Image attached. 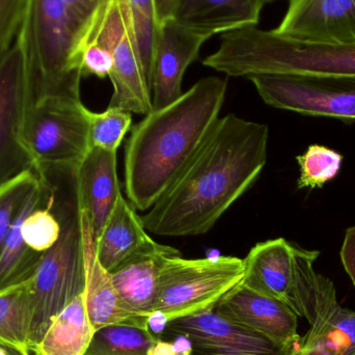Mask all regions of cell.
I'll return each mask as SVG.
<instances>
[{
    "instance_id": "8fae6325",
    "label": "cell",
    "mask_w": 355,
    "mask_h": 355,
    "mask_svg": "<svg viewBox=\"0 0 355 355\" xmlns=\"http://www.w3.org/2000/svg\"><path fill=\"white\" fill-rule=\"evenodd\" d=\"M93 42L110 49L114 87L108 108L137 114L152 112L151 89L141 66L132 16L126 0H112Z\"/></svg>"
},
{
    "instance_id": "6da1fadb",
    "label": "cell",
    "mask_w": 355,
    "mask_h": 355,
    "mask_svg": "<svg viewBox=\"0 0 355 355\" xmlns=\"http://www.w3.org/2000/svg\"><path fill=\"white\" fill-rule=\"evenodd\" d=\"M269 128L234 114L219 118L198 151L141 216L147 232L166 237L210 231L266 166Z\"/></svg>"
},
{
    "instance_id": "d4e9b609",
    "label": "cell",
    "mask_w": 355,
    "mask_h": 355,
    "mask_svg": "<svg viewBox=\"0 0 355 355\" xmlns=\"http://www.w3.org/2000/svg\"><path fill=\"white\" fill-rule=\"evenodd\" d=\"M85 355H174L168 342L149 329L112 325L96 331Z\"/></svg>"
},
{
    "instance_id": "8992f818",
    "label": "cell",
    "mask_w": 355,
    "mask_h": 355,
    "mask_svg": "<svg viewBox=\"0 0 355 355\" xmlns=\"http://www.w3.org/2000/svg\"><path fill=\"white\" fill-rule=\"evenodd\" d=\"M89 112L80 97L44 96L33 100L23 139L35 172L78 168L91 149Z\"/></svg>"
},
{
    "instance_id": "484cf974",
    "label": "cell",
    "mask_w": 355,
    "mask_h": 355,
    "mask_svg": "<svg viewBox=\"0 0 355 355\" xmlns=\"http://www.w3.org/2000/svg\"><path fill=\"white\" fill-rule=\"evenodd\" d=\"M300 176L297 187L322 188L327 182L338 176L341 170L343 156L324 146L312 145L302 155L297 156Z\"/></svg>"
},
{
    "instance_id": "e575fe53",
    "label": "cell",
    "mask_w": 355,
    "mask_h": 355,
    "mask_svg": "<svg viewBox=\"0 0 355 355\" xmlns=\"http://www.w3.org/2000/svg\"><path fill=\"white\" fill-rule=\"evenodd\" d=\"M179 2L180 0H154L158 27L166 21L174 19Z\"/></svg>"
},
{
    "instance_id": "d6986e66",
    "label": "cell",
    "mask_w": 355,
    "mask_h": 355,
    "mask_svg": "<svg viewBox=\"0 0 355 355\" xmlns=\"http://www.w3.org/2000/svg\"><path fill=\"white\" fill-rule=\"evenodd\" d=\"M295 355H355V311L343 308L329 279L316 318Z\"/></svg>"
},
{
    "instance_id": "f546056e",
    "label": "cell",
    "mask_w": 355,
    "mask_h": 355,
    "mask_svg": "<svg viewBox=\"0 0 355 355\" xmlns=\"http://www.w3.org/2000/svg\"><path fill=\"white\" fill-rule=\"evenodd\" d=\"M79 37L83 51L94 41L112 0H62Z\"/></svg>"
},
{
    "instance_id": "5bb4252c",
    "label": "cell",
    "mask_w": 355,
    "mask_h": 355,
    "mask_svg": "<svg viewBox=\"0 0 355 355\" xmlns=\"http://www.w3.org/2000/svg\"><path fill=\"white\" fill-rule=\"evenodd\" d=\"M275 33L315 44L355 43V0H289Z\"/></svg>"
},
{
    "instance_id": "30bf717a",
    "label": "cell",
    "mask_w": 355,
    "mask_h": 355,
    "mask_svg": "<svg viewBox=\"0 0 355 355\" xmlns=\"http://www.w3.org/2000/svg\"><path fill=\"white\" fill-rule=\"evenodd\" d=\"M157 337L171 344L174 355H295L298 350L229 322L212 311L170 321Z\"/></svg>"
},
{
    "instance_id": "7a4b0ae2",
    "label": "cell",
    "mask_w": 355,
    "mask_h": 355,
    "mask_svg": "<svg viewBox=\"0 0 355 355\" xmlns=\"http://www.w3.org/2000/svg\"><path fill=\"white\" fill-rule=\"evenodd\" d=\"M227 89L225 79H200L133 127L125 149V189L135 209L149 210L191 159L218 120Z\"/></svg>"
},
{
    "instance_id": "3957f363",
    "label": "cell",
    "mask_w": 355,
    "mask_h": 355,
    "mask_svg": "<svg viewBox=\"0 0 355 355\" xmlns=\"http://www.w3.org/2000/svg\"><path fill=\"white\" fill-rule=\"evenodd\" d=\"M77 168H48L40 173L47 185V205L60 223L56 243L44 252L33 277L31 348L43 339L58 315L85 291L81 211L77 196Z\"/></svg>"
},
{
    "instance_id": "5b68a950",
    "label": "cell",
    "mask_w": 355,
    "mask_h": 355,
    "mask_svg": "<svg viewBox=\"0 0 355 355\" xmlns=\"http://www.w3.org/2000/svg\"><path fill=\"white\" fill-rule=\"evenodd\" d=\"M33 100L80 97V37L62 0H29L23 25Z\"/></svg>"
},
{
    "instance_id": "1f68e13d",
    "label": "cell",
    "mask_w": 355,
    "mask_h": 355,
    "mask_svg": "<svg viewBox=\"0 0 355 355\" xmlns=\"http://www.w3.org/2000/svg\"><path fill=\"white\" fill-rule=\"evenodd\" d=\"M29 0H0V58L16 41L24 24Z\"/></svg>"
},
{
    "instance_id": "9c48e42d",
    "label": "cell",
    "mask_w": 355,
    "mask_h": 355,
    "mask_svg": "<svg viewBox=\"0 0 355 355\" xmlns=\"http://www.w3.org/2000/svg\"><path fill=\"white\" fill-rule=\"evenodd\" d=\"M248 79L263 101L272 107L355 121V77L260 74Z\"/></svg>"
},
{
    "instance_id": "d590c367",
    "label": "cell",
    "mask_w": 355,
    "mask_h": 355,
    "mask_svg": "<svg viewBox=\"0 0 355 355\" xmlns=\"http://www.w3.org/2000/svg\"><path fill=\"white\" fill-rule=\"evenodd\" d=\"M0 355H31V354H24V352H19V350L14 349V348L0 345Z\"/></svg>"
},
{
    "instance_id": "cb8c5ba5",
    "label": "cell",
    "mask_w": 355,
    "mask_h": 355,
    "mask_svg": "<svg viewBox=\"0 0 355 355\" xmlns=\"http://www.w3.org/2000/svg\"><path fill=\"white\" fill-rule=\"evenodd\" d=\"M33 279L0 291V345L31 354Z\"/></svg>"
},
{
    "instance_id": "4dcf8cb0",
    "label": "cell",
    "mask_w": 355,
    "mask_h": 355,
    "mask_svg": "<svg viewBox=\"0 0 355 355\" xmlns=\"http://www.w3.org/2000/svg\"><path fill=\"white\" fill-rule=\"evenodd\" d=\"M39 180V174L35 171H29L0 188V250L12 219Z\"/></svg>"
},
{
    "instance_id": "83f0119b",
    "label": "cell",
    "mask_w": 355,
    "mask_h": 355,
    "mask_svg": "<svg viewBox=\"0 0 355 355\" xmlns=\"http://www.w3.org/2000/svg\"><path fill=\"white\" fill-rule=\"evenodd\" d=\"M89 146L106 151L116 152L132 123L130 112L108 108L105 112L89 110Z\"/></svg>"
},
{
    "instance_id": "2e32d148",
    "label": "cell",
    "mask_w": 355,
    "mask_h": 355,
    "mask_svg": "<svg viewBox=\"0 0 355 355\" xmlns=\"http://www.w3.org/2000/svg\"><path fill=\"white\" fill-rule=\"evenodd\" d=\"M77 196L97 241L121 193L116 152L91 148L76 171Z\"/></svg>"
},
{
    "instance_id": "44dd1931",
    "label": "cell",
    "mask_w": 355,
    "mask_h": 355,
    "mask_svg": "<svg viewBox=\"0 0 355 355\" xmlns=\"http://www.w3.org/2000/svg\"><path fill=\"white\" fill-rule=\"evenodd\" d=\"M48 196L47 185L40 177L12 219L0 250V291L35 277L44 254L26 245L21 234V225L31 211L47 205Z\"/></svg>"
},
{
    "instance_id": "e0dca14e",
    "label": "cell",
    "mask_w": 355,
    "mask_h": 355,
    "mask_svg": "<svg viewBox=\"0 0 355 355\" xmlns=\"http://www.w3.org/2000/svg\"><path fill=\"white\" fill-rule=\"evenodd\" d=\"M241 283L295 310L296 269L293 244L284 238L256 244L243 260Z\"/></svg>"
},
{
    "instance_id": "ba28073f",
    "label": "cell",
    "mask_w": 355,
    "mask_h": 355,
    "mask_svg": "<svg viewBox=\"0 0 355 355\" xmlns=\"http://www.w3.org/2000/svg\"><path fill=\"white\" fill-rule=\"evenodd\" d=\"M31 102L28 53L22 26L12 47L0 58V188L35 171V162L23 139Z\"/></svg>"
},
{
    "instance_id": "277c9868",
    "label": "cell",
    "mask_w": 355,
    "mask_h": 355,
    "mask_svg": "<svg viewBox=\"0 0 355 355\" xmlns=\"http://www.w3.org/2000/svg\"><path fill=\"white\" fill-rule=\"evenodd\" d=\"M202 64L246 78L260 74L355 77V43H306L256 25L223 33L218 49Z\"/></svg>"
},
{
    "instance_id": "7c38bea8",
    "label": "cell",
    "mask_w": 355,
    "mask_h": 355,
    "mask_svg": "<svg viewBox=\"0 0 355 355\" xmlns=\"http://www.w3.org/2000/svg\"><path fill=\"white\" fill-rule=\"evenodd\" d=\"M212 312L285 347H300L298 317L284 302L250 289L240 282L215 304Z\"/></svg>"
},
{
    "instance_id": "52a82bcc",
    "label": "cell",
    "mask_w": 355,
    "mask_h": 355,
    "mask_svg": "<svg viewBox=\"0 0 355 355\" xmlns=\"http://www.w3.org/2000/svg\"><path fill=\"white\" fill-rule=\"evenodd\" d=\"M243 275V260L235 257H170L160 270L154 312L162 313L170 322L212 311Z\"/></svg>"
},
{
    "instance_id": "d6a6232c",
    "label": "cell",
    "mask_w": 355,
    "mask_h": 355,
    "mask_svg": "<svg viewBox=\"0 0 355 355\" xmlns=\"http://www.w3.org/2000/svg\"><path fill=\"white\" fill-rule=\"evenodd\" d=\"M112 64L114 60L110 49L98 42H92L85 48L81 58L83 77L89 75L101 79L110 77Z\"/></svg>"
},
{
    "instance_id": "4316f807",
    "label": "cell",
    "mask_w": 355,
    "mask_h": 355,
    "mask_svg": "<svg viewBox=\"0 0 355 355\" xmlns=\"http://www.w3.org/2000/svg\"><path fill=\"white\" fill-rule=\"evenodd\" d=\"M132 16L135 37L139 45L141 66L150 89L152 87V70L158 37L154 0H126Z\"/></svg>"
},
{
    "instance_id": "7402d4cb",
    "label": "cell",
    "mask_w": 355,
    "mask_h": 355,
    "mask_svg": "<svg viewBox=\"0 0 355 355\" xmlns=\"http://www.w3.org/2000/svg\"><path fill=\"white\" fill-rule=\"evenodd\" d=\"M135 210L121 196L96 241L98 260L108 272H112L152 239L148 235L143 219Z\"/></svg>"
},
{
    "instance_id": "8d00e7d4",
    "label": "cell",
    "mask_w": 355,
    "mask_h": 355,
    "mask_svg": "<svg viewBox=\"0 0 355 355\" xmlns=\"http://www.w3.org/2000/svg\"><path fill=\"white\" fill-rule=\"evenodd\" d=\"M264 1H265V3H268V2L275 1V0H264Z\"/></svg>"
},
{
    "instance_id": "9a60e30c",
    "label": "cell",
    "mask_w": 355,
    "mask_h": 355,
    "mask_svg": "<svg viewBox=\"0 0 355 355\" xmlns=\"http://www.w3.org/2000/svg\"><path fill=\"white\" fill-rule=\"evenodd\" d=\"M181 254L172 246L151 239L110 272L112 285L124 308L139 318L154 313L160 270L166 259Z\"/></svg>"
},
{
    "instance_id": "ffe728a7",
    "label": "cell",
    "mask_w": 355,
    "mask_h": 355,
    "mask_svg": "<svg viewBox=\"0 0 355 355\" xmlns=\"http://www.w3.org/2000/svg\"><path fill=\"white\" fill-rule=\"evenodd\" d=\"M264 0H180L174 19L180 24L211 35L256 26Z\"/></svg>"
},
{
    "instance_id": "4fadbf2b",
    "label": "cell",
    "mask_w": 355,
    "mask_h": 355,
    "mask_svg": "<svg viewBox=\"0 0 355 355\" xmlns=\"http://www.w3.org/2000/svg\"><path fill=\"white\" fill-rule=\"evenodd\" d=\"M212 37L188 28L175 19L160 25L152 70V110H160L181 97L186 70Z\"/></svg>"
},
{
    "instance_id": "603a6c76",
    "label": "cell",
    "mask_w": 355,
    "mask_h": 355,
    "mask_svg": "<svg viewBox=\"0 0 355 355\" xmlns=\"http://www.w3.org/2000/svg\"><path fill=\"white\" fill-rule=\"evenodd\" d=\"M95 333L87 315L85 293H83L54 319L43 339L33 348V354L85 355Z\"/></svg>"
},
{
    "instance_id": "f1b7e54d",
    "label": "cell",
    "mask_w": 355,
    "mask_h": 355,
    "mask_svg": "<svg viewBox=\"0 0 355 355\" xmlns=\"http://www.w3.org/2000/svg\"><path fill=\"white\" fill-rule=\"evenodd\" d=\"M60 230V221L48 205L31 211L21 225V234L26 245L41 254L56 243Z\"/></svg>"
},
{
    "instance_id": "836d02e7",
    "label": "cell",
    "mask_w": 355,
    "mask_h": 355,
    "mask_svg": "<svg viewBox=\"0 0 355 355\" xmlns=\"http://www.w3.org/2000/svg\"><path fill=\"white\" fill-rule=\"evenodd\" d=\"M341 260L355 287V225L346 230L341 248Z\"/></svg>"
},
{
    "instance_id": "ac0fdd59",
    "label": "cell",
    "mask_w": 355,
    "mask_h": 355,
    "mask_svg": "<svg viewBox=\"0 0 355 355\" xmlns=\"http://www.w3.org/2000/svg\"><path fill=\"white\" fill-rule=\"evenodd\" d=\"M81 225L85 264V306L94 331H98L112 325L149 329V319L139 318L131 314L121 302L110 272L98 260L96 241L89 221L83 212Z\"/></svg>"
}]
</instances>
